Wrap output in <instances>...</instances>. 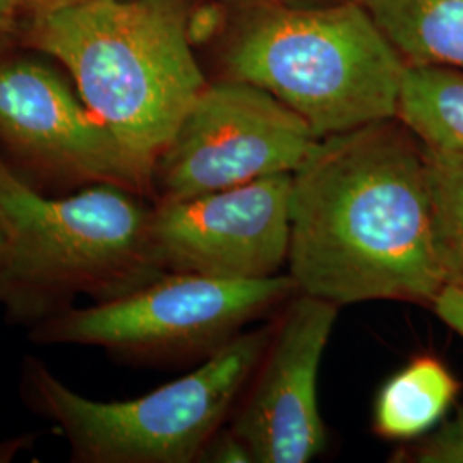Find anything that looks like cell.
<instances>
[{
    "mask_svg": "<svg viewBox=\"0 0 463 463\" xmlns=\"http://www.w3.org/2000/svg\"><path fill=\"white\" fill-rule=\"evenodd\" d=\"M317 137L311 126L254 84H206L158 158L151 201L170 203L294 174Z\"/></svg>",
    "mask_w": 463,
    "mask_h": 463,
    "instance_id": "cell-7",
    "label": "cell"
},
{
    "mask_svg": "<svg viewBox=\"0 0 463 463\" xmlns=\"http://www.w3.org/2000/svg\"><path fill=\"white\" fill-rule=\"evenodd\" d=\"M338 309L302 292L287 300L232 419L254 463H307L328 445L317 378Z\"/></svg>",
    "mask_w": 463,
    "mask_h": 463,
    "instance_id": "cell-10",
    "label": "cell"
},
{
    "mask_svg": "<svg viewBox=\"0 0 463 463\" xmlns=\"http://www.w3.org/2000/svg\"><path fill=\"white\" fill-rule=\"evenodd\" d=\"M198 462L254 463L248 445L229 428L220 430L199 455Z\"/></svg>",
    "mask_w": 463,
    "mask_h": 463,
    "instance_id": "cell-16",
    "label": "cell"
},
{
    "mask_svg": "<svg viewBox=\"0 0 463 463\" xmlns=\"http://www.w3.org/2000/svg\"><path fill=\"white\" fill-rule=\"evenodd\" d=\"M460 381L430 354L415 355L381 386L373 409V430L383 439L409 443L428 434L448 414Z\"/></svg>",
    "mask_w": 463,
    "mask_h": 463,
    "instance_id": "cell-11",
    "label": "cell"
},
{
    "mask_svg": "<svg viewBox=\"0 0 463 463\" xmlns=\"http://www.w3.org/2000/svg\"><path fill=\"white\" fill-rule=\"evenodd\" d=\"M424 153L438 261L445 283L463 285V156L428 148Z\"/></svg>",
    "mask_w": 463,
    "mask_h": 463,
    "instance_id": "cell-14",
    "label": "cell"
},
{
    "mask_svg": "<svg viewBox=\"0 0 463 463\" xmlns=\"http://www.w3.org/2000/svg\"><path fill=\"white\" fill-rule=\"evenodd\" d=\"M430 307L447 326L463 338V285L447 281Z\"/></svg>",
    "mask_w": 463,
    "mask_h": 463,
    "instance_id": "cell-17",
    "label": "cell"
},
{
    "mask_svg": "<svg viewBox=\"0 0 463 463\" xmlns=\"http://www.w3.org/2000/svg\"><path fill=\"white\" fill-rule=\"evenodd\" d=\"M2 249H4V239H2V233H0V254H2Z\"/></svg>",
    "mask_w": 463,
    "mask_h": 463,
    "instance_id": "cell-22",
    "label": "cell"
},
{
    "mask_svg": "<svg viewBox=\"0 0 463 463\" xmlns=\"http://www.w3.org/2000/svg\"><path fill=\"white\" fill-rule=\"evenodd\" d=\"M83 0H26L24 2V14L28 16H36V14H43L50 11H57L62 7H69L74 4H80Z\"/></svg>",
    "mask_w": 463,
    "mask_h": 463,
    "instance_id": "cell-19",
    "label": "cell"
},
{
    "mask_svg": "<svg viewBox=\"0 0 463 463\" xmlns=\"http://www.w3.org/2000/svg\"><path fill=\"white\" fill-rule=\"evenodd\" d=\"M220 59L223 78L263 88L317 139L397 117L405 62L361 0L316 9L241 0Z\"/></svg>",
    "mask_w": 463,
    "mask_h": 463,
    "instance_id": "cell-4",
    "label": "cell"
},
{
    "mask_svg": "<svg viewBox=\"0 0 463 463\" xmlns=\"http://www.w3.org/2000/svg\"><path fill=\"white\" fill-rule=\"evenodd\" d=\"M393 462L463 463V403L439 428L398 449Z\"/></svg>",
    "mask_w": 463,
    "mask_h": 463,
    "instance_id": "cell-15",
    "label": "cell"
},
{
    "mask_svg": "<svg viewBox=\"0 0 463 463\" xmlns=\"http://www.w3.org/2000/svg\"><path fill=\"white\" fill-rule=\"evenodd\" d=\"M153 204L116 185L47 196L0 153V307L33 328L80 296L105 302L158 279Z\"/></svg>",
    "mask_w": 463,
    "mask_h": 463,
    "instance_id": "cell-3",
    "label": "cell"
},
{
    "mask_svg": "<svg viewBox=\"0 0 463 463\" xmlns=\"http://www.w3.org/2000/svg\"><path fill=\"white\" fill-rule=\"evenodd\" d=\"M281 5L294 7V9H316V7H330V5H340L354 0H275Z\"/></svg>",
    "mask_w": 463,
    "mask_h": 463,
    "instance_id": "cell-21",
    "label": "cell"
},
{
    "mask_svg": "<svg viewBox=\"0 0 463 463\" xmlns=\"http://www.w3.org/2000/svg\"><path fill=\"white\" fill-rule=\"evenodd\" d=\"M298 292L290 275L225 280L168 271L120 298L52 316L32 328V340L151 359L210 355Z\"/></svg>",
    "mask_w": 463,
    "mask_h": 463,
    "instance_id": "cell-6",
    "label": "cell"
},
{
    "mask_svg": "<svg viewBox=\"0 0 463 463\" xmlns=\"http://www.w3.org/2000/svg\"><path fill=\"white\" fill-rule=\"evenodd\" d=\"M397 118L424 148L463 156V71L405 66Z\"/></svg>",
    "mask_w": 463,
    "mask_h": 463,
    "instance_id": "cell-13",
    "label": "cell"
},
{
    "mask_svg": "<svg viewBox=\"0 0 463 463\" xmlns=\"http://www.w3.org/2000/svg\"><path fill=\"white\" fill-rule=\"evenodd\" d=\"M30 443L32 436H17L0 441V463L13 462L23 449L30 447Z\"/></svg>",
    "mask_w": 463,
    "mask_h": 463,
    "instance_id": "cell-20",
    "label": "cell"
},
{
    "mask_svg": "<svg viewBox=\"0 0 463 463\" xmlns=\"http://www.w3.org/2000/svg\"><path fill=\"white\" fill-rule=\"evenodd\" d=\"M271 333L273 326L239 333L193 373L133 400L84 397L36 357L24 359L19 392L64 434L72 462H198L242 397Z\"/></svg>",
    "mask_w": 463,
    "mask_h": 463,
    "instance_id": "cell-5",
    "label": "cell"
},
{
    "mask_svg": "<svg viewBox=\"0 0 463 463\" xmlns=\"http://www.w3.org/2000/svg\"><path fill=\"white\" fill-rule=\"evenodd\" d=\"M26 43L66 67L86 107L151 183L208 84L185 0H83L30 17Z\"/></svg>",
    "mask_w": 463,
    "mask_h": 463,
    "instance_id": "cell-2",
    "label": "cell"
},
{
    "mask_svg": "<svg viewBox=\"0 0 463 463\" xmlns=\"http://www.w3.org/2000/svg\"><path fill=\"white\" fill-rule=\"evenodd\" d=\"M287 265L298 292L338 307L432 304L445 277L426 153L397 117L316 141L292 174Z\"/></svg>",
    "mask_w": 463,
    "mask_h": 463,
    "instance_id": "cell-1",
    "label": "cell"
},
{
    "mask_svg": "<svg viewBox=\"0 0 463 463\" xmlns=\"http://www.w3.org/2000/svg\"><path fill=\"white\" fill-rule=\"evenodd\" d=\"M292 174L196 198L153 203L151 242L168 273L225 280L275 277L288 258Z\"/></svg>",
    "mask_w": 463,
    "mask_h": 463,
    "instance_id": "cell-9",
    "label": "cell"
},
{
    "mask_svg": "<svg viewBox=\"0 0 463 463\" xmlns=\"http://www.w3.org/2000/svg\"><path fill=\"white\" fill-rule=\"evenodd\" d=\"M24 2L26 0H0V52L11 40L21 16H24Z\"/></svg>",
    "mask_w": 463,
    "mask_h": 463,
    "instance_id": "cell-18",
    "label": "cell"
},
{
    "mask_svg": "<svg viewBox=\"0 0 463 463\" xmlns=\"http://www.w3.org/2000/svg\"><path fill=\"white\" fill-rule=\"evenodd\" d=\"M0 143L66 189L116 185L151 199V183L110 129L52 67L0 61Z\"/></svg>",
    "mask_w": 463,
    "mask_h": 463,
    "instance_id": "cell-8",
    "label": "cell"
},
{
    "mask_svg": "<svg viewBox=\"0 0 463 463\" xmlns=\"http://www.w3.org/2000/svg\"><path fill=\"white\" fill-rule=\"evenodd\" d=\"M405 66L463 71V0H361Z\"/></svg>",
    "mask_w": 463,
    "mask_h": 463,
    "instance_id": "cell-12",
    "label": "cell"
}]
</instances>
